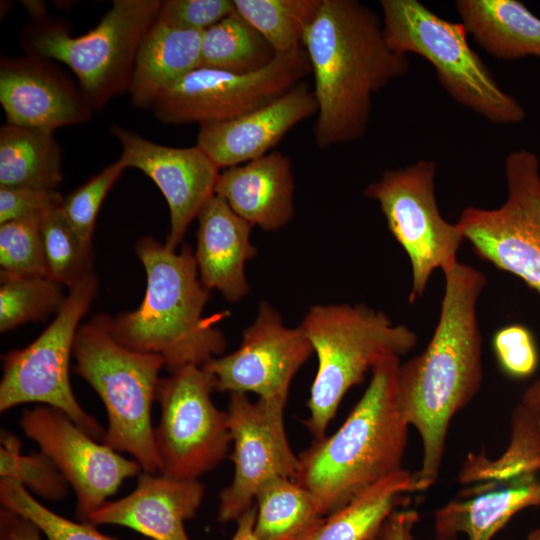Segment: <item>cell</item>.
I'll return each mask as SVG.
<instances>
[{
    "label": "cell",
    "mask_w": 540,
    "mask_h": 540,
    "mask_svg": "<svg viewBox=\"0 0 540 540\" xmlns=\"http://www.w3.org/2000/svg\"><path fill=\"white\" fill-rule=\"evenodd\" d=\"M443 274L445 291L433 336L421 354L400 363L397 373L399 409L422 442V462L415 472L418 491L437 480L450 423L476 396L483 379L476 308L487 279L459 261Z\"/></svg>",
    "instance_id": "obj_1"
},
{
    "label": "cell",
    "mask_w": 540,
    "mask_h": 540,
    "mask_svg": "<svg viewBox=\"0 0 540 540\" xmlns=\"http://www.w3.org/2000/svg\"><path fill=\"white\" fill-rule=\"evenodd\" d=\"M303 47L314 80L313 133L320 149L361 138L373 96L409 69L407 56L388 46L382 19L355 0H322Z\"/></svg>",
    "instance_id": "obj_2"
},
{
    "label": "cell",
    "mask_w": 540,
    "mask_h": 540,
    "mask_svg": "<svg viewBox=\"0 0 540 540\" xmlns=\"http://www.w3.org/2000/svg\"><path fill=\"white\" fill-rule=\"evenodd\" d=\"M135 250L146 272L145 295L137 309L110 317L113 337L130 350L160 355L169 373L220 356L226 340L215 324L224 315L204 316L209 290L191 247L176 252L146 236Z\"/></svg>",
    "instance_id": "obj_3"
},
{
    "label": "cell",
    "mask_w": 540,
    "mask_h": 540,
    "mask_svg": "<svg viewBox=\"0 0 540 540\" xmlns=\"http://www.w3.org/2000/svg\"><path fill=\"white\" fill-rule=\"evenodd\" d=\"M399 365L396 357L378 364L339 429L298 455L294 480L314 495L322 515L402 468L409 425L397 401Z\"/></svg>",
    "instance_id": "obj_4"
},
{
    "label": "cell",
    "mask_w": 540,
    "mask_h": 540,
    "mask_svg": "<svg viewBox=\"0 0 540 540\" xmlns=\"http://www.w3.org/2000/svg\"><path fill=\"white\" fill-rule=\"evenodd\" d=\"M299 326L318 359L304 421L314 441L325 437L350 388L384 360L410 352L418 341L413 330L364 304L314 305Z\"/></svg>",
    "instance_id": "obj_5"
},
{
    "label": "cell",
    "mask_w": 540,
    "mask_h": 540,
    "mask_svg": "<svg viewBox=\"0 0 540 540\" xmlns=\"http://www.w3.org/2000/svg\"><path fill=\"white\" fill-rule=\"evenodd\" d=\"M73 356L74 371L95 390L106 410L103 443L132 455L143 471L159 473L151 408L164 359L121 345L111 333L110 316L102 314L79 326Z\"/></svg>",
    "instance_id": "obj_6"
},
{
    "label": "cell",
    "mask_w": 540,
    "mask_h": 540,
    "mask_svg": "<svg viewBox=\"0 0 540 540\" xmlns=\"http://www.w3.org/2000/svg\"><path fill=\"white\" fill-rule=\"evenodd\" d=\"M160 0H115L99 23L73 36L67 24L47 17L23 30L26 54L65 64L94 110L128 92L139 46L155 19Z\"/></svg>",
    "instance_id": "obj_7"
},
{
    "label": "cell",
    "mask_w": 540,
    "mask_h": 540,
    "mask_svg": "<svg viewBox=\"0 0 540 540\" xmlns=\"http://www.w3.org/2000/svg\"><path fill=\"white\" fill-rule=\"evenodd\" d=\"M380 6L388 46L396 53L417 54L430 62L455 101L495 124H517L525 118L519 101L500 88L471 49L461 22L443 19L417 0H382Z\"/></svg>",
    "instance_id": "obj_8"
},
{
    "label": "cell",
    "mask_w": 540,
    "mask_h": 540,
    "mask_svg": "<svg viewBox=\"0 0 540 540\" xmlns=\"http://www.w3.org/2000/svg\"><path fill=\"white\" fill-rule=\"evenodd\" d=\"M95 273L69 288L67 299L51 324L28 346L3 357L0 411L25 403H41L67 414L94 439L105 431L76 400L70 384L69 365L82 318L97 295Z\"/></svg>",
    "instance_id": "obj_9"
},
{
    "label": "cell",
    "mask_w": 540,
    "mask_h": 540,
    "mask_svg": "<svg viewBox=\"0 0 540 540\" xmlns=\"http://www.w3.org/2000/svg\"><path fill=\"white\" fill-rule=\"evenodd\" d=\"M213 376L200 366H186L160 378L155 400L160 421L154 442L159 473L198 479L216 468L232 444L226 411L213 403Z\"/></svg>",
    "instance_id": "obj_10"
},
{
    "label": "cell",
    "mask_w": 540,
    "mask_h": 540,
    "mask_svg": "<svg viewBox=\"0 0 540 540\" xmlns=\"http://www.w3.org/2000/svg\"><path fill=\"white\" fill-rule=\"evenodd\" d=\"M436 164L420 160L402 169L386 170L364 189L385 216L388 229L403 247L412 268L409 302L425 292L437 269L454 266L464 240L457 223L441 215L435 196Z\"/></svg>",
    "instance_id": "obj_11"
},
{
    "label": "cell",
    "mask_w": 540,
    "mask_h": 540,
    "mask_svg": "<svg viewBox=\"0 0 540 540\" xmlns=\"http://www.w3.org/2000/svg\"><path fill=\"white\" fill-rule=\"evenodd\" d=\"M309 75L304 47L277 53L267 66L249 73L198 67L166 89L151 110L164 124L223 122L272 102Z\"/></svg>",
    "instance_id": "obj_12"
},
{
    "label": "cell",
    "mask_w": 540,
    "mask_h": 540,
    "mask_svg": "<svg viewBox=\"0 0 540 540\" xmlns=\"http://www.w3.org/2000/svg\"><path fill=\"white\" fill-rule=\"evenodd\" d=\"M508 195L495 209L465 208L457 222L475 253L540 294V163L520 149L505 162Z\"/></svg>",
    "instance_id": "obj_13"
},
{
    "label": "cell",
    "mask_w": 540,
    "mask_h": 540,
    "mask_svg": "<svg viewBox=\"0 0 540 540\" xmlns=\"http://www.w3.org/2000/svg\"><path fill=\"white\" fill-rule=\"evenodd\" d=\"M19 426L57 466L76 494V516H89L107 502L122 482L142 472L135 460L97 443L64 412L40 405L23 410Z\"/></svg>",
    "instance_id": "obj_14"
},
{
    "label": "cell",
    "mask_w": 540,
    "mask_h": 540,
    "mask_svg": "<svg viewBox=\"0 0 540 540\" xmlns=\"http://www.w3.org/2000/svg\"><path fill=\"white\" fill-rule=\"evenodd\" d=\"M284 406L247 394L229 393L228 424L234 465L232 482L219 496L218 520L237 521L255 502L259 488L274 477L295 479L299 459L285 430Z\"/></svg>",
    "instance_id": "obj_15"
},
{
    "label": "cell",
    "mask_w": 540,
    "mask_h": 540,
    "mask_svg": "<svg viewBox=\"0 0 540 540\" xmlns=\"http://www.w3.org/2000/svg\"><path fill=\"white\" fill-rule=\"evenodd\" d=\"M313 352L303 329L284 325L278 311L262 301L239 347L202 367L213 376L217 391L252 392L285 407L294 376Z\"/></svg>",
    "instance_id": "obj_16"
},
{
    "label": "cell",
    "mask_w": 540,
    "mask_h": 540,
    "mask_svg": "<svg viewBox=\"0 0 540 540\" xmlns=\"http://www.w3.org/2000/svg\"><path fill=\"white\" fill-rule=\"evenodd\" d=\"M111 133L121 144L119 158L126 168L142 171L166 199L170 231L165 245L176 250L191 222L215 194L220 169L197 145H161L117 125Z\"/></svg>",
    "instance_id": "obj_17"
},
{
    "label": "cell",
    "mask_w": 540,
    "mask_h": 540,
    "mask_svg": "<svg viewBox=\"0 0 540 540\" xmlns=\"http://www.w3.org/2000/svg\"><path fill=\"white\" fill-rule=\"evenodd\" d=\"M0 103L7 123L54 132L87 122L93 107L79 85L52 60L2 57Z\"/></svg>",
    "instance_id": "obj_18"
},
{
    "label": "cell",
    "mask_w": 540,
    "mask_h": 540,
    "mask_svg": "<svg viewBox=\"0 0 540 540\" xmlns=\"http://www.w3.org/2000/svg\"><path fill=\"white\" fill-rule=\"evenodd\" d=\"M316 113L313 89L303 81L260 108L201 125L196 145L219 169H227L270 153L293 127Z\"/></svg>",
    "instance_id": "obj_19"
},
{
    "label": "cell",
    "mask_w": 540,
    "mask_h": 540,
    "mask_svg": "<svg viewBox=\"0 0 540 540\" xmlns=\"http://www.w3.org/2000/svg\"><path fill=\"white\" fill-rule=\"evenodd\" d=\"M204 494L205 486L198 479L142 470L130 494L106 502L85 523L124 526L152 540H190L184 522L196 515Z\"/></svg>",
    "instance_id": "obj_20"
},
{
    "label": "cell",
    "mask_w": 540,
    "mask_h": 540,
    "mask_svg": "<svg viewBox=\"0 0 540 540\" xmlns=\"http://www.w3.org/2000/svg\"><path fill=\"white\" fill-rule=\"evenodd\" d=\"M194 253L202 284L217 290L228 302H238L249 292L245 267L257 250L250 241L254 227L214 194L198 217Z\"/></svg>",
    "instance_id": "obj_21"
},
{
    "label": "cell",
    "mask_w": 540,
    "mask_h": 540,
    "mask_svg": "<svg viewBox=\"0 0 540 540\" xmlns=\"http://www.w3.org/2000/svg\"><path fill=\"white\" fill-rule=\"evenodd\" d=\"M295 181L288 155L271 151L220 172L215 194L251 225L264 231L284 227L294 215Z\"/></svg>",
    "instance_id": "obj_22"
},
{
    "label": "cell",
    "mask_w": 540,
    "mask_h": 540,
    "mask_svg": "<svg viewBox=\"0 0 540 540\" xmlns=\"http://www.w3.org/2000/svg\"><path fill=\"white\" fill-rule=\"evenodd\" d=\"M459 500L434 514L436 540H491L518 512L540 506V479L536 475L473 484Z\"/></svg>",
    "instance_id": "obj_23"
},
{
    "label": "cell",
    "mask_w": 540,
    "mask_h": 540,
    "mask_svg": "<svg viewBox=\"0 0 540 540\" xmlns=\"http://www.w3.org/2000/svg\"><path fill=\"white\" fill-rule=\"evenodd\" d=\"M202 34L155 19L135 59L128 90L135 107L151 109L166 89L200 67Z\"/></svg>",
    "instance_id": "obj_24"
},
{
    "label": "cell",
    "mask_w": 540,
    "mask_h": 540,
    "mask_svg": "<svg viewBox=\"0 0 540 540\" xmlns=\"http://www.w3.org/2000/svg\"><path fill=\"white\" fill-rule=\"evenodd\" d=\"M475 41L501 60L540 59V18L517 0H459L455 4Z\"/></svg>",
    "instance_id": "obj_25"
},
{
    "label": "cell",
    "mask_w": 540,
    "mask_h": 540,
    "mask_svg": "<svg viewBox=\"0 0 540 540\" xmlns=\"http://www.w3.org/2000/svg\"><path fill=\"white\" fill-rule=\"evenodd\" d=\"M415 473L399 469L380 479L301 540H378L402 495L417 492Z\"/></svg>",
    "instance_id": "obj_26"
},
{
    "label": "cell",
    "mask_w": 540,
    "mask_h": 540,
    "mask_svg": "<svg viewBox=\"0 0 540 540\" xmlns=\"http://www.w3.org/2000/svg\"><path fill=\"white\" fill-rule=\"evenodd\" d=\"M62 154L53 132L6 123L0 129V187L57 189Z\"/></svg>",
    "instance_id": "obj_27"
},
{
    "label": "cell",
    "mask_w": 540,
    "mask_h": 540,
    "mask_svg": "<svg viewBox=\"0 0 540 540\" xmlns=\"http://www.w3.org/2000/svg\"><path fill=\"white\" fill-rule=\"evenodd\" d=\"M258 540H301L324 520L314 495L294 479L274 477L255 496Z\"/></svg>",
    "instance_id": "obj_28"
},
{
    "label": "cell",
    "mask_w": 540,
    "mask_h": 540,
    "mask_svg": "<svg viewBox=\"0 0 540 540\" xmlns=\"http://www.w3.org/2000/svg\"><path fill=\"white\" fill-rule=\"evenodd\" d=\"M510 439L497 457L469 454L459 472V482L472 485L536 475L540 471V413L520 403L510 422Z\"/></svg>",
    "instance_id": "obj_29"
},
{
    "label": "cell",
    "mask_w": 540,
    "mask_h": 540,
    "mask_svg": "<svg viewBox=\"0 0 540 540\" xmlns=\"http://www.w3.org/2000/svg\"><path fill=\"white\" fill-rule=\"evenodd\" d=\"M276 54L269 42L235 11L203 31L200 67L249 73L267 66Z\"/></svg>",
    "instance_id": "obj_30"
},
{
    "label": "cell",
    "mask_w": 540,
    "mask_h": 540,
    "mask_svg": "<svg viewBox=\"0 0 540 540\" xmlns=\"http://www.w3.org/2000/svg\"><path fill=\"white\" fill-rule=\"evenodd\" d=\"M322 0H233L235 11L247 20L276 53L303 47L307 29Z\"/></svg>",
    "instance_id": "obj_31"
},
{
    "label": "cell",
    "mask_w": 540,
    "mask_h": 540,
    "mask_svg": "<svg viewBox=\"0 0 540 540\" xmlns=\"http://www.w3.org/2000/svg\"><path fill=\"white\" fill-rule=\"evenodd\" d=\"M66 299L63 285L48 276L1 274L0 331L4 333L27 322L56 315Z\"/></svg>",
    "instance_id": "obj_32"
},
{
    "label": "cell",
    "mask_w": 540,
    "mask_h": 540,
    "mask_svg": "<svg viewBox=\"0 0 540 540\" xmlns=\"http://www.w3.org/2000/svg\"><path fill=\"white\" fill-rule=\"evenodd\" d=\"M42 234L50 278L69 289L94 273L92 245L77 235L61 207L43 214Z\"/></svg>",
    "instance_id": "obj_33"
},
{
    "label": "cell",
    "mask_w": 540,
    "mask_h": 540,
    "mask_svg": "<svg viewBox=\"0 0 540 540\" xmlns=\"http://www.w3.org/2000/svg\"><path fill=\"white\" fill-rule=\"evenodd\" d=\"M0 460L1 478L16 480L48 500H59L67 495L70 485L54 462L41 451L22 454L21 442L7 431L1 433Z\"/></svg>",
    "instance_id": "obj_34"
},
{
    "label": "cell",
    "mask_w": 540,
    "mask_h": 540,
    "mask_svg": "<svg viewBox=\"0 0 540 540\" xmlns=\"http://www.w3.org/2000/svg\"><path fill=\"white\" fill-rule=\"evenodd\" d=\"M43 214L0 224V274L48 276L42 234Z\"/></svg>",
    "instance_id": "obj_35"
},
{
    "label": "cell",
    "mask_w": 540,
    "mask_h": 540,
    "mask_svg": "<svg viewBox=\"0 0 540 540\" xmlns=\"http://www.w3.org/2000/svg\"><path fill=\"white\" fill-rule=\"evenodd\" d=\"M0 501L3 507L33 522L47 540H115L97 531L93 525L74 522L54 513L16 480L0 479Z\"/></svg>",
    "instance_id": "obj_36"
},
{
    "label": "cell",
    "mask_w": 540,
    "mask_h": 540,
    "mask_svg": "<svg viewBox=\"0 0 540 540\" xmlns=\"http://www.w3.org/2000/svg\"><path fill=\"white\" fill-rule=\"evenodd\" d=\"M126 169L119 158L64 198L61 210L77 235L89 245L96 217L111 187Z\"/></svg>",
    "instance_id": "obj_37"
},
{
    "label": "cell",
    "mask_w": 540,
    "mask_h": 540,
    "mask_svg": "<svg viewBox=\"0 0 540 540\" xmlns=\"http://www.w3.org/2000/svg\"><path fill=\"white\" fill-rule=\"evenodd\" d=\"M492 347L501 370L511 378L530 377L538 368L539 352L534 335L522 324H509L497 330Z\"/></svg>",
    "instance_id": "obj_38"
},
{
    "label": "cell",
    "mask_w": 540,
    "mask_h": 540,
    "mask_svg": "<svg viewBox=\"0 0 540 540\" xmlns=\"http://www.w3.org/2000/svg\"><path fill=\"white\" fill-rule=\"evenodd\" d=\"M233 12L230 0H165L157 18L179 28L205 31Z\"/></svg>",
    "instance_id": "obj_39"
},
{
    "label": "cell",
    "mask_w": 540,
    "mask_h": 540,
    "mask_svg": "<svg viewBox=\"0 0 540 540\" xmlns=\"http://www.w3.org/2000/svg\"><path fill=\"white\" fill-rule=\"evenodd\" d=\"M57 189L0 187V224L17 218L44 214L62 206Z\"/></svg>",
    "instance_id": "obj_40"
},
{
    "label": "cell",
    "mask_w": 540,
    "mask_h": 540,
    "mask_svg": "<svg viewBox=\"0 0 540 540\" xmlns=\"http://www.w3.org/2000/svg\"><path fill=\"white\" fill-rule=\"evenodd\" d=\"M40 529L30 520L3 507L1 540H41Z\"/></svg>",
    "instance_id": "obj_41"
},
{
    "label": "cell",
    "mask_w": 540,
    "mask_h": 540,
    "mask_svg": "<svg viewBox=\"0 0 540 540\" xmlns=\"http://www.w3.org/2000/svg\"><path fill=\"white\" fill-rule=\"evenodd\" d=\"M419 515L416 510H395L385 521L378 540H413V528Z\"/></svg>",
    "instance_id": "obj_42"
},
{
    "label": "cell",
    "mask_w": 540,
    "mask_h": 540,
    "mask_svg": "<svg viewBox=\"0 0 540 540\" xmlns=\"http://www.w3.org/2000/svg\"><path fill=\"white\" fill-rule=\"evenodd\" d=\"M256 505L244 512L237 520V529L231 540H258L254 533Z\"/></svg>",
    "instance_id": "obj_43"
},
{
    "label": "cell",
    "mask_w": 540,
    "mask_h": 540,
    "mask_svg": "<svg viewBox=\"0 0 540 540\" xmlns=\"http://www.w3.org/2000/svg\"><path fill=\"white\" fill-rule=\"evenodd\" d=\"M520 404L540 413V379L534 381L523 393Z\"/></svg>",
    "instance_id": "obj_44"
},
{
    "label": "cell",
    "mask_w": 540,
    "mask_h": 540,
    "mask_svg": "<svg viewBox=\"0 0 540 540\" xmlns=\"http://www.w3.org/2000/svg\"><path fill=\"white\" fill-rule=\"evenodd\" d=\"M24 3H26L24 5L26 6L27 11L29 12L33 20H41L47 17L45 3L39 1H28Z\"/></svg>",
    "instance_id": "obj_45"
},
{
    "label": "cell",
    "mask_w": 540,
    "mask_h": 540,
    "mask_svg": "<svg viewBox=\"0 0 540 540\" xmlns=\"http://www.w3.org/2000/svg\"><path fill=\"white\" fill-rule=\"evenodd\" d=\"M526 540H540V529H534L529 532Z\"/></svg>",
    "instance_id": "obj_46"
}]
</instances>
